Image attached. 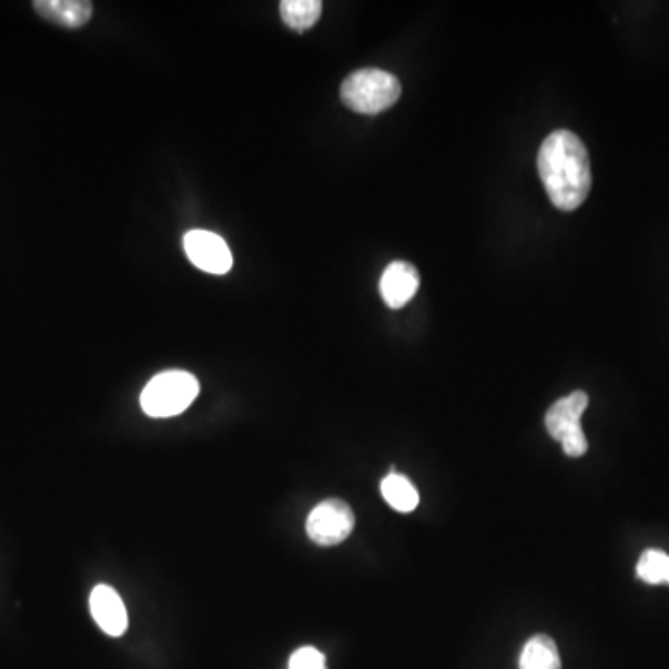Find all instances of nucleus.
<instances>
[{"label": "nucleus", "mask_w": 669, "mask_h": 669, "mask_svg": "<svg viewBox=\"0 0 669 669\" xmlns=\"http://www.w3.org/2000/svg\"><path fill=\"white\" fill-rule=\"evenodd\" d=\"M90 610H92L95 624L103 632L112 638L125 635L129 616H126V608L121 595L114 588H110L107 584L95 586L90 595Z\"/></svg>", "instance_id": "nucleus-7"}, {"label": "nucleus", "mask_w": 669, "mask_h": 669, "mask_svg": "<svg viewBox=\"0 0 669 669\" xmlns=\"http://www.w3.org/2000/svg\"><path fill=\"white\" fill-rule=\"evenodd\" d=\"M355 527V515L348 504L338 498L322 500L307 517V536L316 545L333 547L343 544Z\"/></svg>", "instance_id": "nucleus-5"}, {"label": "nucleus", "mask_w": 669, "mask_h": 669, "mask_svg": "<svg viewBox=\"0 0 669 669\" xmlns=\"http://www.w3.org/2000/svg\"><path fill=\"white\" fill-rule=\"evenodd\" d=\"M288 669H327L326 657L315 647H302L292 655Z\"/></svg>", "instance_id": "nucleus-14"}, {"label": "nucleus", "mask_w": 669, "mask_h": 669, "mask_svg": "<svg viewBox=\"0 0 669 669\" xmlns=\"http://www.w3.org/2000/svg\"><path fill=\"white\" fill-rule=\"evenodd\" d=\"M520 669H561L560 651L549 636L536 635L525 643L519 658Z\"/></svg>", "instance_id": "nucleus-10"}, {"label": "nucleus", "mask_w": 669, "mask_h": 669, "mask_svg": "<svg viewBox=\"0 0 669 669\" xmlns=\"http://www.w3.org/2000/svg\"><path fill=\"white\" fill-rule=\"evenodd\" d=\"M382 495H384L385 503L401 514H412L420 503L417 487L413 486L406 476L398 475V473H391L387 478H384Z\"/></svg>", "instance_id": "nucleus-11"}, {"label": "nucleus", "mask_w": 669, "mask_h": 669, "mask_svg": "<svg viewBox=\"0 0 669 669\" xmlns=\"http://www.w3.org/2000/svg\"><path fill=\"white\" fill-rule=\"evenodd\" d=\"M588 402L586 393L575 391L556 402L555 406H550L545 415L547 432L560 443L564 453L571 458H580L588 453V439L580 426V418L588 407Z\"/></svg>", "instance_id": "nucleus-4"}, {"label": "nucleus", "mask_w": 669, "mask_h": 669, "mask_svg": "<svg viewBox=\"0 0 669 669\" xmlns=\"http://www.w3.org/2000/svg\"><path fill=\"white\" fill-rule=\"evenodd\" d=\"M420 277L413 264L395 261L385 268L379 280V294L391 310H402L417 294Z\"/></svg>", "instance_id": "nucleus-8"}, {"label": "nucleus", "mask_w": 669, "mask_h": 669, "mask_svg": "<svg viewBox=\"0 0 669 669\" xmlns=\"http://www.w3.org/2000/svg\"><path fill=\"white\" fill-rule=\"evenodd\" d=\"M402 87L395 74L384 69L366 68L349 74L341 87V99L357 114L374 115L391 109L401 98Z\"/></svg>", "instance_id": "nucleus-2"}, {"label": "nucleus", "mask_w": 669, "mask_h": 669, "mask_svg": "<svg viewBox=\"0 0 669 669\" xmlns=\"http://www.w3.org/2000/svg\"><path fill=\"white\" fill-rule=\"evenodd\" d=\"M36 12L63 29H81L92 18V2L87 0H36Z\"/></svg>", "instance_id": "nucleus-9"}, {"label": "nucleus", "mask_w": 669, "mask_h": 669, "mask_svg": "<svg viewBox=\"0 0 669 669\" xmlns=\"http://www.w3.org/2000/svg\"><path fill=\"white\" fill-rule=\"evenodd\" d=\"M184 252L192 264L209 274H227L233 266V255L222 236L211 231L194 230L184 235Z\"/></svg>", "instance_id": "nucleus-6"}, {"label": "nucleus", "mask_w": 669, "mask_h": 669, "mask_svg": "<svg viewBox=\"0 0 669 669\" xmlns=\"http://www.w3.org/2000/svg\"><path fill=\"white\" fill-rule=\"evenodd\" d=\"M538 170L556 209L575 211L588 197L591 190L588 149L571 131H556L545 138Z\"/></svg>", "instance_id": "nucleus-1"}, {"label": "nucleus", "mask_w": 669, "mask_h": 669, "mask_svg": "<svg viewBox=\"0 0 669 669\" xmlns=\"http://www.w3.org/2000/svg\"><path fill=\"white\" fill-rule=\"evenodd\" d=\"M281 18L286 27L296 32L313 29L322 16L321 0H283L280 4Z\"/></svg>", "instance_id": "nucleus-12"}, {"label": "nucleus", "mask_w": 669, "mask_h": 669, "mask_svg": "<svg viewBox=\"0 0 669 669\" xmlns=\"http://www.w3.org/2000/svg\"><path fill=\"white\" fill-rule=\"evenodd\" d=\"M197 395H200V384L190 372L168 371L145 385L140 396V404L149 417H175L184 409H189Z\"/></svg>", "instance_id": "nucleus-3"}, {"label": "nucleus", "mask_w": 669, "mask_h": 669, "mask_svg": "<svg viewBox=\"0 0 669 669\" xmlns=\"http://www.w3.org/2000/svg\"><path fill=\"white\" fill-rule=\"evenodd\" d=\"M636 575L651 586L669 584V556L663 550H646L636 566Z\"/></svg>", "instance_id": "nucleus-13"}]
</instances>
